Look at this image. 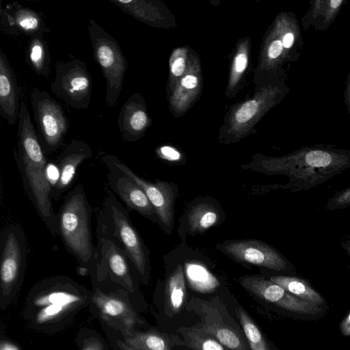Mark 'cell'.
I'll list each match as a JSON object with an SVG mask.
<instances>
[{
    "mask_svg": "<svg viewBox=\"0 0 350 350\" xmlns=\"http://www.w3.org/2000/svg\"><path fill=\"white\" fill-rule=\"evenodd\" d=\"M18 122L16 162L25 193L49 232L58 235L57 215L52 206V187L47 174L46 154L25 102L22 101Z\"/></svg>",
    "mask_w": 350,
    "mask_h": 350,
    "instance_id": "cell-1",
    "label": "cell"
},
{
    "mask_svg": "<svg viewBox=\"0 0 350 350\" xmlns=\"http://www.w3.org/2000/svg\"><path fill=\"white\" fill-rule=\"evenodd\" d=\"M57 215L58 235L66 250L81 267L92 271L96 249L91 233L92 206L83 185H78L68 193Z\"/></svg>",
    "mask_w": 350,
    "mask_h": 350,
    "instance_id": "cell-2",
    "label": "cell"
},
{
    "mask_svg": "<svg viewBox=\"0 0 350 350\" xmlns=\"http://www.w3.org/2000/svg\"><path fill=\"white\" fill-rule=\"evenodd\" d=\"M96 231V236L111 239L122 250L140 277L148 275V250L130 219L128 210L112 191L104 200Z\"/></svg>",
    "mask_w": 350,
    "mask_h": 350,
    "instance_id": "cell-3",
    "label": "cell"
},
{
    "mask_svg": "<svg viewBox=\"0 0 350 350\" xmlns=\"http://www.w3.org/2000/svg\"><path fill=\"white\" fill-rule=\"evenodd\" d=\"M88 33L94 58L106 81L105 103L108 106H113L122 92L128 67L126 58L116 40L95 20L89 21Z\"/></svg>",
    "mask_w": 350,
    "mask_h": 350,
    "instance_id": "cell-4",
    "label": "cell"
},
{
    "mask_svg": "<svg viewBox=\"0 0 350 350\" xmlns=\"http://www.w3.org/2000/svg\"><path fill=\"white\" fill-rule=\"evenodd\" d=\"M31 103L36 129L46 154L56 151L62 145L68 129V120L59 103L46 91L34 88Z\"/></svg>",
    "mask_w": 350,
    "mask_h": 350,
    "instance_id": "cell-5",
    "label": "cell"
},
{
    "mask_svg": "<svg viewBox=\"0 0 350 350\" xmlns=\"http://www.w3.org/2000/svg\"><path fill=\"white\" fill-rule=\"evenodd\" d=\"M51 88L69 107L87 109L91 100L92 81L86 63L79 58L57 62Z\"/></svg>",
    "mask_w": 350,
    "mask_h": 350,
    "instance_id": "cell-6",
    "label": "cell"
},
{
    "mask_svg": "<svg viewBox=\"0 0 350 350\" xmlns=\"http://www.w3.org/2000/svg\"><path fill=\"white\" fill-rule=\"evenodd\" d=\"M27 244L25 232L16 224L5 226L0 234V283L1 294H11L22 280L27 267Z\"/></svg>",
    "mask_w": 350,
    "mask_h": 350,
    "instance_id": "cell-7",
    "label": "cell"
},
{
    "mask_svg": "<svg viewBox=\"0 0 350 350\" xmlns=\"http://www.w3.org/2000/svg\"><path fill=\"white\" fill-rule=\"evenodd\" d=\"M239 283L261 299L304 319H317L327 311V308L293 295L278 284L262 277H242L239 279Z\"/></svg>",
    "mask_w": 350,
    "mask_h": 350,
    "instance_id": "cell-8",
    "label": "cell"
},
{
    "mask_svg": "<svg viewBox=\"0 0 350 350\" xmlns=\"http://www.w3.org/2000/svg\"><path fill=\"white\" fill-rule=\"evenodd\" d=\"M101 159L109 170L122 173L139 186L153 206L162 226L166 229L172 227L174 221V194L168 183L160 180L152 183L144 179L116 155L105 154Z\"/></svg>",
    "mask_w": 350,
    "mask_h": 350,
    "instance_id": "cell-9",
    "label": "cell"
},
{
    "mask_svg": "<svg viewBox=\"0 0 350 350\" xmlns=\"http://www.w3.org/2000/svg\"><path fill=\"white\" fill-rule=\"evenodd\" d=\"M189 304L190 310L200 317L198 325L204 332L210 334L230 350H250L248 343L243 337L239 327L224 312L221 306L203 301Z\"/></svg>",
    "mask_w": 350,
    "mask_h": 350,
    "instance_id": "cell-10",
    "label": "cell"
},
{
    "mask_svg": "<svg viewBox=\"0 0 350 350\" xmlns=\"http://www.w3.org/2000/svg\"><path fill=\"white\" fill-rule=\"evenodd\" d=\"M96 261L91 272L96 274L98 280L109 278L127 291L134 292L131 262L126 255L111 239L100 236H96Z\"/></svg>",
    "mask_w": 350,
    "mask_h": 350,
    "instance_id": "cell-11",
    "label": "cell"
},
{
    "mask_svg": "<svg viewBox=\"0 0 350 350\" xmlns=\"http://www.w3.org/2000/svg\"><path fill=\"white\" fill-rule=\"evenodd\" d=\"M221 248L228 256L239 262L277 271L284 270L286 266L275 250L260 241H233L223 244Z\"/></svg>",
    "mask_w": 350,
    "mask_h": 350,
    "instance_id": "cell-12",
    "label": "cell"
},
{
    "mask_svg": "<svg viewBox=\"0 0 350 350\" xmlns=\"http://www.w3.org/2000/svg\"><path fill=\"white\" fill-rule=\"evenodd\" d=\"M0 17L1 29L10 35L22 33L31 38L50 32L41 12L24 7L18 2L7 4L5 8L1 5Z\"/></svg>",
    "mask_w": 350,
    "mask_h": 350,
    "instance_id": "cell-13",
    "label": "cell"
},
{
    "mask_svg": "<svg viewBox=\"0 0 350 350\" xmlns=\"http://www.w3.org/2000/svg\"><path fill=\"white\" fill-rule=\"evenodd\" d=\"M92 156V150L87 142L72 139L55 161L57 181L52 188V196L59 198L67 190L72 183L79 165Z\"/></svg>",
    "mask_w": 350,
    "mask_h": 350,
    "instance_id": "cell-14",
    "label": "cell"
},
{
    "mask_svg": "<svg viewBox=\"0 0 350 350\" xmlns=\"http://www.w3.org/2000/svg\"><path fill=\"white\" fill-rule=\"evenodd\" d=\"M109 170L107 174L108 184L113 193L130 209L152 221L158 219L156 211L144 190L122 173Z\"/></svg>",
    "mask_w": 350,
    "mask_h": 350,
    "instance_id": "cell-15",
    "label": "cell"
},
{
    "mask_svg": "<svg viewBox=\"0 0 350 350\" xmlns=\"http://www.w3.org/2000/svg\"><path fill=\"white\" fill-rule=\"evenodd\" d=\"M21 88L6 54L0 51V113L11 126L18 120Z\"/></svg>",
    "mask_w": 350,
    "mask_h": 350,
    "instance_id": "cell-16",
    "label": "cell"
},
{
    "mask_svg": "<svg viewBox=\"0 0 350 350\" xmlns=\"http://www.w3.org/2000/svg\"><path fill=\"white\" fill-rule=\"evenodd\" d=\"M148 122V114L138 94L130 96L120 109L118 126L122 137L128 142L138 139Z\"/></svg>",
    "mask_w": 350,
    "mask_h": 350,
    "instance_id": "cell-17",
    "label": "cell"
},
{
    "mask_svg": "<svg viewBox=\"0 0 350 350\" xmlns=\"http://www.w3.org/2000/svg\"><path fill=\"white\" fill-rule=\"evenodd\" d=\"M93 300L104 317L121 319L126 326H133L137 318L126 302L113 293H105L96 288Z\"/></svg>",
    "mask_w": 350,
    "mask_h": 350,
    "instance_id": "cell-18",
    "label": "cell"
},
{
    "mask_svg": "<svg viewBox=\"0 0 350 350\" xmlns=\"http://www.w3.org/2000/svg\"><path fill=\"white\" fill-rule=\"evenodd\" d=\"M185 296V275L183 266L179 264L168 276L165 284V308L168 317H173L180 311Z\"/></svg>",
    "mask_w": 350,
    "mask_h": 350,
    "instance_id": "cell-19",
    "label": "cell"
},
{
    "mask_svg": "<svg viewBox=\"0 0 350 350\" xmlns=\"http://www.w3.org/2000/svg\"><path fill=\"white\" fill-rule=\"evenodd\" d=\"M183 339L174 337V342L193 350H228L218 340L197 325L178 329Z\"/></svg>",
    "mask_w": 350,
    "mask_h": 350,
    "instance_id": "cell-20",
    "label": "cell"
},
{
    "mask_svg": "<svg viewBox=\"0 0 350 350\" xmlns=\"http://www.w3.org/2000/svg\"><path fill=\"white\" fill-rule=\"evenodd\" d=\"M25 57L27 63L38 75L49 77L51 59L48 45L43 36L30 38Z\"/></svg>",
    "mask_w": 350,
    "mask_h": 350,
    "instance_id": "cell-21",
    "label": "cell"
},
{
    "mask_svg": "<svg viewBox=\"0 0 350 350\" xmlns=\"http://www.w3.org/2000/svg\"><path fill=\"white\" fill-rule=\"evenodd\" d=\"M270 280L293 295L327 308L325 299L303 280L295 277L278 275L271 277Z\"/></svg>",
    "mask_w": 350,
    "mask_h": 350,
    "instance_id": "cell-22",
    "label": "cell"
},
{
    "mask_svg": "<svg viewBox=\"0 0 350 350\" xmlns=\"http://www.w3.org/2000/svg\"><path fill=\"white\" fill-rule=\"evenodd\" d=\"M124 339V342L135 350H172L169 340L155 331H127Z\"/></svg>",
    "mask_w": 350,
    "mask_h": 350,
    "instance_id": "cell-23",
    "label": "cell"
},
{
    "mask_svg": "<svg viewBox=\"0 0 350 350\" xmlns=\"http://www.w3.org/2000/svg\"><path fill=\"white\" fill-rule=\"evenodd\" d=\"M218 219L216 209L210 204L202 203L193 206L188 214V224L193 232H203L213 226Z\"/></svg>",
    "mask_w": 350,
    "mask_h": 350,
    "instance_id": "cell-24",
    "label": "cell"
},
{
    "mask_svg": "<svg viewBox=\"0 0 350 350\" xmlns=\"http://www.w3.org/2000/svg\"><path fill=\"white\" fill-rule=\"evenodd\" d=\"M235 311L250 350H270L259 328L246 312L241 308H237Z\"/></svg>",
    "mask_w": 350,
    "mask_h": 350,
    "instance_id": "cell-25",
    "label": "cell"
},
{
    "mask_svg": "<svg viewBox=\"0 0 350 350\" xmlns=\"http://www.w3.org/2000/svg\"><path fill=\"white\" fill-rule=\"evenodd\" d=\"M186 273L191 287L197 291L207 293L215 289L217 280L203 267L195 264L186 266Z\"/></svg>",
    "mask_w": 350,
    "mask_h": 350,
    "instance_id": "cell-26",
    "label": "cell"
},
{
    "mask_svg": "<svg viewBox=\"0 0 350 350\" xmlns=\"http://www.w3.org/2000/svg\"><path fill=\"white\" fill-rule=\"evenodd\" d=\"M304 159L306 163L310 166L326 167L332 164L334 157L328 152L317 150L307 152Z\"/></svg>",
    "mask_w": 350,
    "mask_h": 350,
    "instance_id": "cell-27",
    "label": "cell"
},
{
    "mask_svg": "<svg viewBox=\"0 0 350 350\" xmlns=\"http://www.w3.org/2000/svg\"><path fill=\"white\" fill-rule=\"evenodd\" d=\"M69 307L59 304H48L39 312L36 317L38 323L52 321L62 314Z\"/></svg>",
    "mask_w": 350,
    "mask_h": 350,
    "instance_id": "cell-28",
    "label": "cell"
},
{
    "mask_svg": "<svg viewBox=\"0 0 350 350\" xmlns=\"http://www.w3.org/2000/svg\"><path fill=\"white\" fill-rule=\"evenodd\" d=\"M258 109V104L255 100L246 102L237 112V120L239 123H245L247 122L255 115Z\"/></svg>",
    "mask_w": 350,
    "mask_h": 350,
    "instance_id": "cell-29",
    "label": "cell"
},
{
    "mask_svg": "<svg viewBox=\"0 0 350 350\" xmlns=\"http://www.w3.org/2000/svg\"><path fill=\"white\" fill-rule=\"evenodd\" d=\"M283 48V43L281 40H274L269 46V56L272 59L278 57L282 53Z\"/></svg>",
    "mask_w": 350,
    "mask_h": 350,
    "instance_id": "cell-30",
    "label": "cell"
},
{
    "mask_svg": "<svg viewBox=\"0 0 350 350\" xmlns=\"http://www.w3.org/2000/svg\"><path fill=\"white\" fill-rule=\"evenodd\" d=\"M160 152L163 157L168 160L176 161L180 158V153L170 146L161 148Z\"/></svg>",
    "mask_w": 350,
    "mask_h": 350,
    "instance_id": "cell-31",
    "label": "cell"
},
{
    "mask_svg": "<svg viewBox=\"0 0 350 350\" xmlns=\"http://www.w3.org/2000/svg\"><path fill=\"white\" fill-rule=\"evenodd\" d=\"M185 70V60L183 57L177 58L172 66V72L174 75L178 77L180 76Z\"/></svg>",
    "mask_w": 350,
    "mask_h": 350,
    "instance_id": "cell-32",
    "label": "cell"
},
{
    "mask_svg": "<svg viewBox=\"0 0 350 350\" xmlns=\"http://www.w3.org/2000/svg\"><path fill=\"white\" fill-rule=\"evenodd\" d=\"M247 64V58L245 54L241 53L238 55L235 59L234 68L237 72H243Z\"/></svg>",
    "mask_w": 350,
    "mask_h": 350,
    "instance_id": "cell-33",
    "label": "cell"
},
{
    "mask_svg": "<svg viewBox=\"0 0 350 350\" xmlns=\"http://www.w3.org/2000/svg\"><path fill=\"white\" fill-rule=\"evenodd\" d=\"M340 331L343 336H350V311L342 320Z\"/></svg>",
    "mask_w": 350,
    "mask_h": 350,
    "instance_id": "cell-34",
    "label": "cell"
},
{
    "mask_svg": "<svg viewBox=\"0 0 350 350\" xmlns=\"http://www.w3.org/2000/svg\"><path fill=\"white\" fill-rule=\"evenodd\" d=\"M181 84L187 89H192L196 87L198 79L195 76L187 75L182 79Z\"/></svg>",
    "mask_w": 350,
    "mask_h": 350,
    "instance_id": "cell-35",
    "label": "cell"
},
{
    "mask_svg": "<svg viewBox=\"0 0 350 350\" xmlns=\"http://www.w3.org/2000/svg\"><path fill=\"white\" fill-rule=\"evenodd\" d=\"M295 40V36L293 33H286L283 38V46L286 49H289L292 46Z\"/></svg>",
    "mask_w": 350,
    "mask_h": 350,
    "instance_id": "cell-36",
    "label": "cell"
},
{
    "mask_svg": "<svg viewBox=\"0 0 350 350\" xmlns=\"http://www.w3.org/2000/svg\"><path fill=\"white\" fill-rule=\"evenodd\" d=\"M0 350H18V349L10 342L2 341L0 345Z\"/></svg>",
    "mask_w": 350,
    "mask_h": 350,
    "instance_id": "cell-37",
    "label": "cell"
},
{
    "mask_svg": "<svg viewBox=\"0 0 350 350\" xmlns=\"http://www.w3.org/2000/svg\"><path fill=\"white\" fill-rule=\"evenodd\" d=\"M337 202L342 204L350 202V191L346 192L337 199Z\"/></svg>",
    "mask_w": 350,
    "mask_h": 350,
    "instance_id": "cell-38",
    "label": "cell"
},
{
    "mask_svg": "<svg viewBox=\"0 0 350 350\" xmlns=\"http://www.w3.org/2000/svg\"><path fill=\"white\" fill-rule=\"evenodd\" d=\"M82 350H102V348L98 343L91 342L85 345Z\"/></svg>",
    "mask_w": 350,
    "mask_h": 350,
    "instance_id": "cell-39",
    "label": "cell"
},
{
    "mask_svg": "<svg viewBox=\"0 0 350 350\" xmlns=\"http://www.w3.org/2000/svg\"><path fill=\"white\" fill-rule=\"evenodd\" d=\"M117 344L122 350H135L122 341L118 340Z\"/></svg>",
    "mask_w": 350,
    "mask_h": 350,
    "instance_id": "cell-40",
    "label": "cell"
}]
</instances>
